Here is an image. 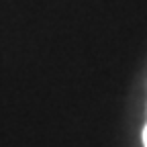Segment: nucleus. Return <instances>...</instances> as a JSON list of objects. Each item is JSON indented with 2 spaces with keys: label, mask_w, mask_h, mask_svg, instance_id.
<instances>
[{
  "label": "nucleus",
  "mask_w": 147,
  "mask_h": 147,
  "mask_svg": "<svg viewBox=\"0 0 147 147\" xmlns=\"http://www.w3.org/2000/svg\"><path fill=\"white\" fill-rule=\"evenodd\" d=\"M143 141H145V147H147V127H145V135H143Z\"/></svg>",
  "instance_id": "obj_1"
}]
</instances>
